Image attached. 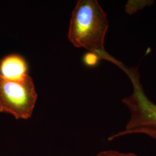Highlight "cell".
<instances>
[{
	"mask_svg": "<svg viewBox=\"0 0 156 156\" xmlns=\"http://www.w3.org/2000/svg\"><path fill=\"white\" fill-rule=\"evenodd\" d=\"M109 27L106 13L97 0H79L72 13L68 38L75 47L84 48L117 65L119 60L110 55L104 47Z\"/></svg>",
	"mask_w": 156,
	"mask_h": 156,
	"instance_id": "1",
	"label": "cell"
},
{
	"mask_svg": "<svg viewBox=\"0 0 156 156\" xmlns=\"http://www.w3.org/2000/svg\"><path fill=\"white\" fill-rule=\"evenodd\" d=\"M127 74L132 83L133 91L129 96L122 100L127 106L130 117L125 129L111 136L108 140L130 135L139 129L156 131V104L150 100L145 94L140 81V75L137 67L128 68L121 62L119 67Z\"/></svg>",
	"mask_w": 156,
	"mask_h": 156,
	"instance_id": "2",
	"label": "cell"
},
{
	"mask_svg": "<svg viewBox=\"0 0 156 156\" xmlns=\"http://www.w3.org/2000/svg\"><path fill=\"white\" fill-rule=\"evenodd\" d=\"M37 97L33 80L28 75L19 81L9 80L0 75V112L16 119H28L33 113Z\"/></svg>",
	"mask_w": 156,
	"mask_h": 156,
	"instance_id": "3",
	"label": "cell"
},
{
	"mask_svg": "<svg viewBox=\"0 0 156 156\" xmlns=\"http://www.w3.org/2000/svg\"><path fill=\"white\" fill-rule=\"evenodd\" d=\"M27 64L22 57L11 55L4 57L0 62V75L7 80L19 81L27 75Z\"/></svg>",
	"mask_w": 156,
	"mask_h": 156,
	"instance_id": "4",
	"label": "cell"
},
{
	"mask_svg": "<svg viewBox=\"0 0 156 156\" xmlns=\"http://www.w3.org/2000/svg\"><path fill=\"white\" fill-rule=\"evenodd\" d=\"M93 156H139L133 152H123L120 151L108 149L101 151Z\"/></svg>",
	"mask_w": 156,
	"mask_h": 156,
	"instance_id": "5",
	"label": "cell"
},
{
	"mask_svg": "<svg viewBox=\"0 0 156 156\" xmlns=\"http://www.w3.org/2000/svg\"><path fill=\"white\" fill-rule=\"evenodd\" d=\"M99 60L100 58L98 56L91 52L86 54L84 56L83 60L84 63L87 66L91 67L95 66L98 63Z\"/></svg>",
	"mask_w": 156,
	"mask_h": 156,
	"instance_id": "6",
	"label": "cell"
},
{
	"mask_svg": "<svg viewBox=\"0 0 156 156\" xmlns=\"http://www.w3.org/2000/svg\"><path fill=\"white\" fill-rule=\"evenodd\" d=\"M132 134H144L156 140V131L151 129H139L134 131Z\"/></svg>",
	"mask_w": 156,
	"mask_h": 156,
	"instance_id": "7",
	"label": "cell"
}]
</instances>
